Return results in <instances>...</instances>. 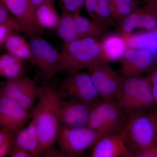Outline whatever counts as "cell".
Wrapping results in <instances>:
<instances>
[{"instance_id": "836d02e7", "label": "cell", "mask_w": 157, "mask_h": 157, "mask_svg": "<svg viewBox=\"0 0 157 157\" xmlns=\"http://www.w3.org/2000/svg\"><path fill=\"white\" fill-rule=\"evenodd\" d=\"M48 1H50V0H31V2L33 8L34 10H35L37 6ZM52 1H55V0H52Z\"/></svg>"}, {"instance_id": "d6986e66", "label": "cell", "mask_w": 157, "mask_h": 157, "mask_svg": "<svg viewBox=\"0 0 157 157\" xmlns=\"http://www.w3.org/2000/svg\"><path fill=\"white\" fill-rule=\"evenodd\" d=\"M54 1L45 2L34 10L36 22L43 29L56 30L58 25L60 16L56 9Z\"/></svg>"}, {"instance_id": "9a60e30c", "label": "cell", "mask_w": 157, "mask_h": 157, "mask_svg": "<svg viewBox=\"0 0 157 157\" xmlns=\"http://www.w3.org/2000/svg\"><path fill=\"white\" fill-rule=\"evenodd\" d=\"M31 119L30 112L9 98H0V128L17 133Z\"/></svg>"}, {"instance_id": "ba28073f", "label": "cell", "mask_w": 157, "mask_h": 157, "mask_svg": "<svg viewBox=\"0 0 157 157\" xmlns=\"http://www.w3.org/2000/svg\"><path fill=\"white\" fill-rule=\"evenodd\" d=\"M39 90L33 80L24 75L7 79L0 89V98H9L30 112L36 105Z\"/></svg>"}, {"instance_id": "8992f818", "label": "cell", "mask_w": 157, "mask_h": 157, "mask_svg": "<svg viewBox=\"0 0 157 157\" xmlns=\"http://www.w3.org/2000/svg\"><path fill=\"white\" fill-rule=\"evenodd\" d=\"M103 136L87 127L60 126L56 142L67 157H76L94 146Z\"/></svg>"}, {"instance_id": "4fadbf2b", "label": "cell", "mask_w": 157, "mask_h": 157, "mask_svg": "<svg viewBox=\"0 0 157 157\" xmlns=\"http://www.w3.org/2000/svg\"><path fill=\"white\" fill-rule=\"evenodd\" d=\"M12 16L19 24L22 32L30 36L44 33L36 22L31 0H2Z\"/></svg>"}, {"instance_id": "e575fe53", "label": "cell", "mask_w": 157, "mask_h": 157, "mask_svg": "<svg viewBox=\"0 0 157 157\" xmlns=\"http://www.w3.org/2000/svg\"><path fill=\"white\" fill-rule=\"evenodd\" d=\"M151 92L154 101H156L157 103V86L152 85Z\"/></svg>"}, {"instance_id": "5bb4252c", "label": "cell", "mask_w": 157, "mask_h": 157, "mask_svg": "<svg viewBox=\"0 0 157 157\" xmlns=\"http://www.w3.org/2000/svg\"><path fill=\"white\" fill-rule=\"evenodd\" d=\"M90 106L76 99L69 101L62 99L59 108L60 126L87 127Z\"/></svg>"}, {"instance_id": "e0dca14e", "label": "cell", "mask_w": 157, "mask_h": 157, "mask_svg": "<svg viewBox=\"0 0 157 157\" xmlns=\"http://www.w3.org/2000/svg\"><path fill=\"white\" fill-rule=\"evenodd\" d=\"M14 145L29 152L32 157L43 155V151L33 119H31L28 126L16 133Z\"/></svg>"}, {"instance_id": "ac0fdd59", "label": "cell", "mask_w": 157, "mask_h": 157, "mask_svg": "<svg viewBox=\"0 0 157 157\" xmlns=\"http://www.w3.org/2000/svg\"><path fill=\"white\" fill-rule=\"evenodd\" d=\"M101 40L104 56L108 62L120 60L128 47L126 38L117 33L104 35Z\"/></svg>"}, {"instance_id": "5b68a950", "label": "cell", "mask_w": 157, "mask_h": 157, "mask_svg": "<svg viewBox=\"0 0 157 157\" xmlns=\"http://www.w3.org/2000/svg\"><path fill=\"white\" fill-rule=\"evenodd\" d=\"M124 112L114 101H99L90 106L87 127L103 136L120 133L126 122Z\"/></svg>"}, {"instance_id": "4316f807", "label": "cell", "mask_w": 157, "mask_h": 157, "mask_svg": "<svg viewBox=\"0 0 157 157\" xmlns=\"http://www.w3.org/2000/svg\"><path fill=\"white\" fill-rule=\"evenodd\" d=\"M16 133L7 128H0V157L9 155L15 144Z\"/></svg>"}, {"instance_id": "f1b7e54d", "label": "cell", "mask_w": 157, "mask_h": 157, "mask_svg": "<svg viewBox=\"0 0 157 157\" xmlns=\"http://www.w3.org/2000/svg\"><path fill=\"white\" fill-rule=\"evenodd\" d=\"M62 11L71 14L80 13L84 7V0H59Z\"/></svg>"}, {"instance_id": "ffe728a7", "label": "cell", "mask_w": 157, "mask_h": 157, "mask_svg": "<svg viewBox=\"0 0 157 157\" xmlns=\"http://www.w3.org/2000/svg\"><path fill=\"white\" fill-rule=\"evenodd\" d=\"M26 69L24 60L8 52L0 55V78L7 80L24 76Z\"/></svg>"}, {"instance_id": "7a4b0ae2", "label": "cell", "mask_w": 157, "mask_h": 157, "mask_svg": "<svg viewBox=\"0 0 157 157\" xmlns=\"http://www.w3.org/2000/svg\"><path fill=\"white\" fill-rule=\"evenodd\" d=\"M60 55V71L67 73L81 71L98 62L107 61L102 49L101 40L92 37L64 42Z\"/></svg>"}, {"instance_id": "52a82bcc", "label": "cell", "mask_w": 157, "mask_h": 157, "mask_svg": "<svg viewBox=\"0 0 157 157\" xmlns=\"http://www.w3.org/2000/svg\"><path fill=\"white\" fill-rule=\"evenodd\" d=\"M31 63L36 66L44 79H52L60 71V55L56 48L38 35L30 36Z\"/></svg>"}, {"instance_id": "d6a6232c", "label": "cell", "mask_w": 157, "mask_h": 157, "mask_svg": "<svg viewBox=\"0 0 157 157\" xmlns=\"http://www.w3.org/2000/svg\"><path fill=\"white\" fill-rule=\"evenodd\" d=\"M10 14L11 13L8 10L3 1L0 0V23L6 21L10 17H13L11 16Z\"/></svg>"}, {"instance_id": "83f0119b", "label": "cell", "mask_w": 157, "mask_h": 157, "mask_svg": "<svg viewBox=\"0 0 157 157\" xmlns=\"http://www.w3.org/2000/svg\"><path fill=\"white\" fill-rule=\"evenodd\" d=\"M22 32L19 24L12 17L0 23V46L4 45L6 40L14 32Z\"/></svg>"}, {"instance_id": "4dcf8cb0", "label": "cell", "mask_w": 157, "mask_h": 157, "mask_svg": "<svg viewBox=\"0 0 157 157\" xmlns=\"http://www.w3.org/2000/svg\"><path fill=\"white\" fill-rule=\"evenodd\" d=\"M43 155L45 157H67L59 148L56 147L54 144L45 149Z\"/></svg>"}, {"instance_id": "7402d4cb", "label": "cell", "mask_w": 157, "mask_h": 157, "mask_svg": "<svg viewBox=\"0 0 157 157\" xmlns=\"http://www.w3.org/2000/svg\"><path fill=\"white\" fill-rule=\"evenodd\" d=\"M4 45L8 53L21 59L32 62V54L29 43L18 32L11 34Z\"/></svg>"}, {"instance_id": "8fae6325", "label": "cell", "mask_w": 157, "mask_h": 157, "mask_svg": "<svg viewBox=\"0 0 157 157\" xmlns=\"http://www.w3.org/2000/svg\"><path fill=\"white\" fill-rule=\"evenodd\" d=\"M157 7L151 5L140 7L118 21L117 33L125 37L132 34L135 29L142 28L148 31L157 28Z\"/></svg>"}, {"instance_id": "d4e9b609", "label": "cell", "mask_w": 157, "mask_h": 157, "mask_svg": "<svg viewBox=\"0 0 157 157\" xmlns=\"http://www.w3.org/2000/svg\"><path fill=\"white\" fill-rule=\"evenodd\" d=\"M73 15L67 11H62L58 25L56 30L58 36L64 42L80 39L74 27Z\"/></svg>"}, {"instance_id": "44dd1931", "label": "cell", "mask_w": 157, "mask_h": 157, "mask_svg": "<svg viewBox=\"0 0 157 157\" xmlns=\"http://www.w3.org/2000/svg\"><path fill=\"white\" fill-rule=\"evenodd\" d=\"M93 22L104 33L117 25L118 19L109 0H99Z\"/></svg>"}, {"instance_id": "f546056e", "label": "cell", "mask_w": 157, "mask_h": 157, "mask_svg": "<svg viewBox=\"0 0 157 157\" xmlns=\"http://www.w3.org/2000/svg\"><path fill=\"white\" fill-rule=\"evenodd\" d=\"M99 0H84V7L86 12L92 20L94 17Z\"/></svg>"}, {"instance_id": "8d00e7d4", "label": "cell", "mask_w": 157, "mask_h": 157, "mask_svg": "<svg viewBox=\"0 0 157 157\" xmlns=\"http://www.w3.org/2000/svg\"><path fill=\"white\" fill-rule=\"evenodd\" d=\"M148 5H152L157 7V0H144Z\"/></svg>"}, {"instance_id": "603a6c76", "label": "cell", "mask_w": 157, "mask_h": 157, "mask_svg": "<svg viewBox=\"0 0 157 157\" xmlns=\"http://www.w3.org/2000/svg\"><path fill=\"white\" fill-rule=\"evenodd\" d=\"M73 17L74 27L79 38L92 37L101 40L105 35V33L94 22L80 13L73 14Z\"/></svg>"}, {"instance_id": "2e32d148", "label": "cell", "mask_w": 157, "mask_h": 157, "mask_svg": "<svg viewBox=\"0 0 157 157\" xmlns=\"http://www.w3.org/2000/svg\"><path fill=\"white\" fill-rule=\"evenodd\" d=\"M93 147L92 157L135 156L120 133L104 135Z\"/></svg>"}, {"instance_id": "1f68e13d", "label": "cell", "mask_w": 157, "mask_h": 157, "mask_svg": "<svg viewBox=\"0 0 157 157\" xmlns=\"http://www.w3.org/2000/svg\"><path fill=\"white\" fill-rule=\"evenodd\" d=\"M9 155L11 157H32L29 152L14 145L11 150Z\"/></svg>"}, {"instance_id": "484cf974", "label": "cell", "mask_w": 157, "mask_h": 157, "mask_svg": "<svg viewBox=\"0 0 157 157\" xmlns=\"http://www.w3.org/2000/svg\"><path fill=\"white\" fill-rule=\"evenodd\" d=\"M118 21L139 8L140 0H109Z\"/></svg>"}, {"instance_id": "d590c367", "label": "cell", "mask_w": 157, "mask_h": 157, "mask_svg": "<svg viewBox=\"0 0 157 157\" xmlns=\"http://www.w3.org/2000/svg\"><path fill=\"white\" fill-rule=\"evenodd\" d=\"M151 80L152 85L157 86V71H155L152 74L151 77Z\"/></svg>"}, {"instance_id": "30bf717a", "label": "cell", "mask_w": 157, "mask_h": 157, "mask_svg": "<svg viewBox=\"0 0 157 157\" xmlns=\"http://www.w3.org/2000/svg\"><path fill=\"white\" fill-rule=\"evenodd\" d=\"M87 70L93 84L103 101H114L121 86L123 76H120L107 61L98 62Z\"/></svg>"}, {"instance_id": "cb8c5ba5", "label": "cell", "mask_w": 157, "mask_h": 157, "mask_svg": "<svg viewBox=\"0 0 157 157\" xmlns=\"http://www.w3.org/2000/svg\"><path fill=\"white\" fill-rule=\"evenodd\" d=\"M128 47L143 48L155 54L157 53V30L132 35L126 37Z\"/></svg>"}, {"instance_id": "277c9868", "label": "cell", "mask_w": 157, "mask_h": 157, "mask_svg": "<svg viewBox=\"0 0 157 157\" xmlns=\"http://www.w3.org/2000/svg\"><path fill=\"white\" fill-rule=\"evenodd\" d=\"M122 83L114 101L128 115L139 113L153 101L149 82L139 75L123 77Z\"/></svg>"}, {"instance_id": "6da1fadb", "label": "cell", "mask_w": 157, "mask_h": 157, "mask_svg": "<svg viewBox=\"0 0 157 157\" xmlns=\"http://www.w3.org/2000/svg\"><path fill=\"white\" fill-rule=\"evenodd\" d=\"M61 96L59 90L52 86L45 84L39 86L36 105L30 112L43 152L47 147L56 142L60 128L59 108Z\"/></svg>"}, {"instance_id": "9c48e42d", "label": "cell", "mask_w": 157, "mask_h": 157, "mask_svg": "<svg viewBox=\"0 0 157 157\" xmlns=\"http://www.w3.org/2000/svg\"><path fill=\"white\" fill-rule=\"evenodd\" d=\"M59 91L61 94L73 97L89 105L99 102L101 98L89 73L81 71L67 73Z\"/></svg>"}, {"instance_id": "7c38bea8", "label": "cell", "mask_w": 157, "mask_h": 157, "mask_svg": "<svg viewBox=\"0 0 157 157\" xmlns=\"http://www.w3.org/2000/svg\"><path fill=\"white\" fill-rule=\"evenodd\" d=\"M120 61L123 77L137 76L153 66L154 54L143 48L128 47Z\"/></svg>"}, {"instance_id": "3957f363", "label": "cell", "mask_w": 157, "mask_h": 157, "mask_svg": "<svg viewBox=\"0 0 157 157\" xmlns=\"http://www.w3.org/2000/svg\"><path fill=\"white\" fill-rule=\"evenodd\" d=\"M120 133L135 156L155 147L154 143L157 133V122L149 116L140 113L128 116Z\"/></svg>"}]
</instances>
